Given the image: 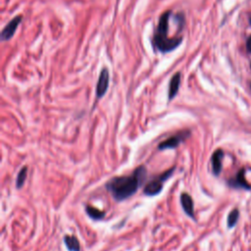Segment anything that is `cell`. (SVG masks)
Here are the masks:
<instances>
[{
  "label": "cell",
  "instance_id": "8fae6325",
  "mask_svg": "<svg viewBox=\"0 0 251 251\" xmlns=\"http://www.w3.org/2000/svg\"><path fill=\"white\" fill-rule=\"evenodd\" d=\"M85 212L87 213V215L91 219H93L95 221L102 220L104 218V216H105V212L104 211H101V210H99V209H97L95 207H92L90 205L85 206Z\"/></svg>",
  "mask_w": 251,
  "mask_h": 251
},
{
  "label": "cell",
  "instance_id": "9a60e30c",
  "mask_svg": "<svg viewBox=\"0 0 251 251\" xmlns=\"http://www.w3.org/2000/svg\"><path fill=\"white\" fill-rule=\"evenodd\" d=\"M247 49L249 52H251V36H249V38L247 39V43H246Z\"/></svg>",
  "mask_w": 251,
  "mask_h": 251
},
{
  "label": "cell",
  "instance_id": "8992f818",
  "mask_svg": "<svg viewBox=\"0 0 251 251\" xmlns=\"http://www.w3.org/2000/svg\"><path fill=\"white\" fill-rule=\"evenodd\" d=\"M109 71L107 68H103L100 72L98 81L96 84V97L97 98H102L105 93L108 90L109 87Z\"/></svg>",
  "mask_w": 251,
  "mask_h": 251
},
{
  "label": "cell",
  "instance_id": "2e32d148",
  "mask_svg": "<svg viewBox=\"0 0 251 251\" xmlns=\"http://www.w3.org/2000/svg\"><path fill=\"white\" fill-rule=\"evenodd\" d=\"M250 25H251V19H250Z\"/></svg>",
  "mask_w": 251,
  "mask_h": 251
},
{
  "label": "cell",
  "instance_id": "ba28073f",
  "mask_svg": "<svg viewBox=\"0 0 251 251\" xmlns=\"http://www.w3.org/2000/svg\"><path fill=\"white\" fill-rule=\"evenodd\" d=\"M180 203L184 213L191 218H194V208L192 197L187 193H182L180 195Z\"/></svg>",
  "mask_w": 251,
  "mask_h": 251
},
{
  "label": "cell",
  "instance_id": "277c9868",
  "mask_svg": "<svg viewBox=\"0 0 251 251\" xmlns=\"http://www.w3.org/2000/svg\"><path fill=\"white\" fill-rule=\"evenodd\" d=\"M189 135H190V131L189 130H182V131H180V132H178V133L169 137L168 139L160 142L159 145H158V149L159 150L175 149L181 142H183Z\"/></svg>",
  "mask_w": 251,
  "mask_h": 251
},
{
  "label": "cell",
  "instance_id": "6da1fadb",
  "mask_svg": "<svg viewBox=\"0 0 251 251\" xmlns=\"http://www.w3.org/2000/svg\"><path fill=\"white\" fill-rule=\"evenodd\" d=\"M146 169L139 166L131 175L111 178L106 183V188L116 201H124L132 196L146 178Z\"/></svg>",
  "mask_w": 251,
  "mask_h": 251
},
{
  "label": "cell",
  "instance_id": "52a82bcc",
  "mask_svg": "<svg viewBox=\"0 0 251 251\" xmlns=\"http://www.w3.org/2000/svg\"><path fill=\"white\" fill-rule=\"evenodd\" d=\"M180 76L181 74L179 72L176 73L170 79V83H169V91H168V96H169V100H172L175 98V96L176 95V93L178 92V88H179V83H180Z\"/></svg>",
  "mask_w": 251,
  "mask_h": 251
},
{
  "label": "cell",
  "instance_id": "30bf717a",
  "mask_svg": "<svg viewBox=\"0 0 251 251\" xmlns=\"http://www.w3.org/2000/svg\"><path fill=\"white\" fill-rule=\"evenodd\" d=\"M64 242L69 251H80V245L78 239L74 235H66Z\"/></svg>",
  "mask_w": 251,
  "mask_h": 251
},
{
  "label": "cell",
  "instance_id": "4fadbf2b",
  "mask_svg": "<svg viewBox=\"0 0 251 251\" xmlns=\"http://www.w3.org/2000/svg\"><path fill=\"white\" fill-rule=\"evenodd\" d=\"M26 176H27V168L25 166L21 169V171L18 174V176H17V179H16L17 188L20 189L24 185V183L26 179Z\"/></svg>",
  "mask_w": 251,
  "mask_h": 251
},
{
  "label": "cell",
  "instance_id": "3957f363",
  "mask_svg": "<svg viewBox=\"0 0 251 251\" xmlns=\"http://www.w3.org/2000/svg\"><path fill=\"white\" fill-rule=\"evenodd\" d=\"M174 172H175V168H171L167 172L163 173L161 176L150 180L143 188L144 194L147 196H154V195L159 194L161 192V190L163 189V182L165 180H167L172 176V174Z\"/></svg>",
  "mask_w": 251,
  "mask_h": 251
},
{
  "label": "cell",
  "instance_id": "5bb4252c",
  "mask_svg": "<svg viewBox=\"0 0 251 251\" xmlns=\"http://www.w3.org/2000/svg\"><path fill=\"white\" fill-rule=\"evenodd\" d=\"M238 216H239V213H238L237 209H234V210H232L229 213V215L227 217V226L229 227H231V226H233L235 225V223L238 220Z\"/></svg>",
  "mask_w": 251,
  "mask_h": 251
},
{
  "label": "cell",
  "instance_id": "7c38bea8",
  "mask_svg": "<svg viewBox=\"0 0 251 251\" xmlns=\"http://www.w3.org/2000/svg\"><path fill=\"white\" fill-rule=\"evenodd\" d=\"M244 172L243 170H241L240 172H238L236 177L234 180L231 181V183H233L232 185H235V186H239V187H244V188H250V186L248 185V182L245 180L244 178Z\"/></svg>",
  "mask_w": 251,
  "mask_h": 251
},
{
  "label": "cell",
  "instance_id": "5b68a950",
  "mask_svg": "<svg viewBox=\"0 0 251 251\" xmlns=\"http://www.w3.org/2000/svg\"><path fill=\"white\" fill-rule=\"evenodd\" d=\"M22 20H23V17H22L21 15L16 16L15 18H13V19L4 26V28L2 29L1 34H0V37H1V39H2L3 41L9 40V39H11V38L14 36V34H15V32H16L18 26H19V25H20L21 22H22Z\"/></svg>",
  "mask_w": 251,
  "mask_h": 251
},
{
  "label": "cell",
  "instance_id": "9c48e42d",
  "mask_svg": "<svg viewBox=\"0 0 251 251\" xmlns=\"http://www.w3.org/2000/svg\"><path fill=\"white\" fill-rule=\"evenodd\" d=\"M224 158V152L222 149H217L212 156V169L215 176H218L222 171V161Z\"/></svg>",
  "mask_w": 251,
  "mask_h": 251
},
{
  "label": "cell",
  "instance_id": "7a4b0ae2",
  "mask_svg": "<svg viewBox=\"0 0 251 251\" xmlns=\"http://www.w3.org/2000/svg\"><path fill=\"white\" fill-rule=\"evenodd\" d=\"M172 15L173 12L171 10H167L161 14L153 34V45L161 53L172 52L182 42V36L169 37L168 35Z\"/></svg>",
  "mask_w": 251,
  "mask_h": 251
}]
</instances>
